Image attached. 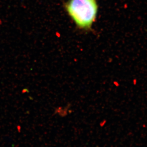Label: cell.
Listing matches in <instances>:
<instances>
[{
    "label": "cell",
    "instance_id": "1",
    "mask_svg": "<svg viewBox=\"0 0 147 147\" xmlns=\"http://www.w3.org/2000/svg\"><path fill=\"white\" fill-rule=\"evenodd\" d=\"M65 8L78 29L85 31L92 30L98 14L96 0H68Z\"/></svg>",
    "mask_w": 147,
    "mask_h": 147
}]
</instances>
